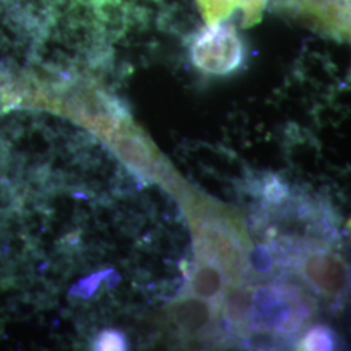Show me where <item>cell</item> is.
<instances>
[{
    "instance_id": "1",
    "label": "cell",
    "mask_w": 351,
    "mask_h": 351,
    "mask_svg": "<svg viewBox=\"0 0 351 351\" xmlns=\"http://www.w3.org/2000/svg\"><path fill=\"white\" fill-rule=\"evenodd\" d=\"M307 308L291 289L267 287L252 294L250 323L258 330L291 333L301 328Z\"/></svg>"
},
{
    "instance_id": "2",
    "label": "cell",
    "mask_w": 351,
    "mask_h": 351,
    "mask_svg": "<svg viewBox=\"0 0 351 351\" xmlns=\"http://www.w3.org/2000/svg\"><path fill=\"white\" fill-rule=\"evenodd\" d=\"M191 60L210 75H229L243 62V45L234 26L213 24L203 29L191 45Z\"/></svg>"
},
{
    "instance_id": "3",
    "label": "cell",
    "mask_w": 351,
    "mask_h": 351,
    "mask_svg": "<svg viewBox=\"0 0 351 351\" xmlns=\"http://www.w3.org/2000/svg\"><path fill=\"white\" fill-rule=\"evenodd\" d=\"M199 252L202 259L223 267L228 278H236L245 267L242 242L234 230L221 221H207L199 229Z\"/></svg>"
},
{
    "instance_id": "4",
    "label": "cell",
    "mask_w": 351,
    "mask_h": 351,
    "mask_svg": "<svg viewBox=\"0 0 351 351\" xmlns=\"http://www.w3.org/2000/svg\"><path fill=\"white\" fill-rule=\"evenodd\" d=\"M303 274L315 288L330 297L343 294L348 288V268L339 256L332 252H313L304 262Z\"/></svg>"
},
{
    "instance_id": "5",
    "label": "cell",
    "mask_w": 351,
    "mask_h": 351,
    "mask_svg": "<svg viewBox=\"0 0 351 351\" xmlns=\"http://www.w3.org/2000/svg\"><path fill=\"white\" fill-rule=\"evenodd\" d=\"M110 146L130 169L137 171L141 175H151L155 171L147 141L139 136L134 126H128L120 132L110 142Z\"/></svg>"
},
{
    "instance_id": "6",
    "label": "cell",
    "mask_w": 351,
    "mask_h": 351,
    "mask_svg": "<svg viewBox=\"0 0 351 351\" xmlns=\"http://www.w3.org/2000/svg\"><path fill=\"white\" fill-rule=\"evenodd\" d=\"M171 316L181 330L194 335L201 333L211 324L213 313L210 303L195 297H188L176 303L171 310Z\"/></svg>"
},
{
    "instance_id": "7",
    "label": "cell",
    "mask_w": 351,
    "mask_h": 351,
    "mask_svg": "<svg viewBox=\"0 0 351 351\" xmlns=\"http://www.w3.org/2000/svg\"><path fill=\"white\" fill-rule=\"evenodd\" d=\"M190 285L191 291L202 300H217L221 297L226 287L224 272L217 264L207 259H202L191 276Z\"/></svg>"
},
{
    "instance_id": "8",
    "label": "cell",
    "mask_w": 351,
    "mask_h": 351,
    "mask_svg": "<svg viewBox=\"0 0 351 351\" xmlns=\"http://www.w3.org/2000/svg\"><path fill=\"white\" fill-rule=\"evenodd\" d=\"M252 293L243 287H236L226 293L224 315L226 320L237 329H245L250 324Z\"/></svg>"
},
{
    "instance_id": "9",
    "label": "cell",
    "mask_w": 351,
    "mask_h": 351,
    "mask_svg": "<svg viewBox=\"0 0 351 351\" xmlns=\"http://www.w3.org/2000/svg\"><path fill=\"white\" fill-rule=\"evenodd\" d=\"M336 348V336L326 326H315L310 329L300 343L301 350H333Z\"/></svg>"
},
{
    "instance_id": "10",
    "label": "cell",
    "mask_w": 351,
    "mask_h": 351,
    "mask_svg": "<svg viewBox=\"0 0 351 351\" xmlns=\"http://www.w3.org/2000/svg\"><path fill=\"white\" fill-rule=\"evenodd\" d=\"M98 350H125V339L113 330H107L101 333L95 343Z\"/></svg>"
},
{
    "instance_id": "11",
    "label": "cell",
    "mask_w": 351,
    "mask_h": 351,
    "mask_svg": "<svg viewBox=\"0 0 351 351\" xmlns=\"http://www.w3.org/2000/svg\"><path fill=\"white\" fill-rule=\"evenodd\" d=\"M287 194H288V190L285 188V185L277 178H272L264 189V197L271 202L282 201Z\"/></svg>"
}]
</instances>
